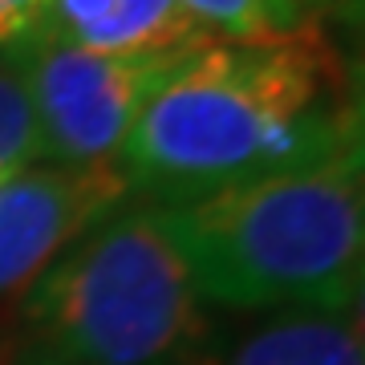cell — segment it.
Returning <instances> with one entry per match:
<instances>
[{"mask_svg": "<svg viewBox=\"0 0 365 365\" xmlns=\"http://www.w3.org/2000/svg\"><path fill=\"white\" fill-rule=\"evenodd\" d=\"M361 155V98L325 25L211 41L143 106L118 167L150 203Z\"/></svg>", "mask_w": 365, "mask_h": 365, "instance_id": "obj_1", "label": "cell"}, {"mask_svg": "<svg viewBox=\"0 0 365 365\" xmlns=\"http://www.w3.org/2000/svg\"><path fill=\"white\" fill-rule=\"evenodd\" d=\"M191 284L235 313H357L365 280L361 155L158 203Z\"/></svg>", "mask_w": 365, "mask_h": 365, "instance_id": "obj_2", "label": "cell"}, {"mask_svg": "<svg viewBox=\"0 0 365 365\" xmlns=\"http://www.w3.org/2000/svg\"><path fill=\"white\" fill-rule=\"evenodd\" d=\"M21 333L61 365H207L215 353L207 300L150 199L114 207L25 288Z\"/></svg>", "mask_w": 365, "mask_h": 365, "instance_id": "obj_3", "label": "cell"}, {"mask_svg": "<svg viewBox=\"0 0 365 365\" xmlns=\"http://www.w3.org/2000/svg\"><path fill=\"white\" fill-rule=\"evenodd\" d=\"M187 57H106L41 41L13 61L45 163L118 167L143 106Z\"/></svg>", "mask_w": 365, "mask_h": 365, "instance_id": "obj_4", "label": "cell"}, {"mask_svg": "<svg viewBox=\"0 0 365 365\" xmlns=\"http://www.w3.org/2000/svg\"><path fill=\"white\" fill-rule=\"evenodd\" d=\"M122 167L33 163L0 182V297L21 292L61 252L130 199Z\"/></svg>", "mask_w": 365, "mask_h": 365, "instance_id": "obj_5", "label": "cell"}, {"mask_svg": "<svg viewBox=\"0 0 365 365\" xmlns=\"http://www.w3.org/2000/svg\"><path fill=\"white\" fill-rule=\"evenodd\" d=\"M41 41L106 57H191L215 37L179 0H49Z\"/></svg>", "mask_w": 365, "mask_h": 365, "instance_id": "obj_6", "label": "cell"}, {"mask_svg": "<svg viewBox=\"0 0 365 365\" xmlns=\"http://www.w3.org/2000/svg\"><path fill=\"white\" fill-rule=\"evenodd\" d=\"M207 365H365L361 321L357 313H288L252 329L227 353H211Z\"/></svg>", "mask_w": 365, "mask_h": 365, "instance_id": "obj_7", "label": "cell"}, {"mask_svg": "<svg viewBox=\"0 0 365 365\" xmlns=\"http://www.w3.org/2000/svg\"><path fill=\"white\" fill-rule=\"evenodd\" d=\"M179 4L215 41H268L297 29L280 0H179Z\"/></svg>", "mask_w": 365, "mask_h": 365, "instance_id": "obj_8", "label": "cell"}, {"mask_svg": "<svg viewBox=\"0 0 365 365\" xmlns=\"http://www.w3.org/2000/svg\"><path fill=\"white\" fill-rule=\"evenodd\" d=\"M33 163H45L37 118L29 110V98L13 66H0V175L25 170Z\"/></svg>", "mask_w": 365, "mask_h": 365, "instance_id": "obj_9", "label": "cell"}, {"mask_svg": "<svg viewBox=\"0 0 365 365\" xmlns=\"http://www.w3.org/2000/svg\"><path fill=\"white\" fill-rule=\"evenodd\" d=\"M49 0H0V57L16 61L33 45H41Z\"/></svg>", "mask_w": 365, "mask_h": 365, "instance_id": "obj_10", "label": "cell"}, {"mask_svg": "<svg viewBox=\"0 0 365 365\" xmlns=\"http://www.w3.org/2000/svg\"><path fill=\"white\" fill-rule=\"evenodd\" d=\"M297 25H321L325 16H345L357 9V0H280Z\"/></svg>", "mask_w": 365, "mask_h": 365, "instance_id": "obj_11", "label": "cell"}, {"mask_svg": "<svg viewBox=\"0 0 365 365\" xmlns=\"http://www.w3.org/2000/svg\"><path fill=\"white\" fill-rule=\"evenodd\" d=\"M0 365H61V361H53L49 353H41L33 349V345H13V349H0Z\"/></svg>", "mask_w": 365, "mask_h": 365, "instance_id": "obj_12", "label": "cell"}, {"mask_svg": "<svg viewBox=\"0 0 365 365\" xmlns=\"http://www.w3.org/2000/svg\"><path fill=\"white\" fill-rule=\"evenodd\" d=\"M0 182H4V175H0Z\"/></svg>", "mask_w": 365, "mask_h": 365, "instance_id": "obj_13", "label": "cell"}]
</instances>
